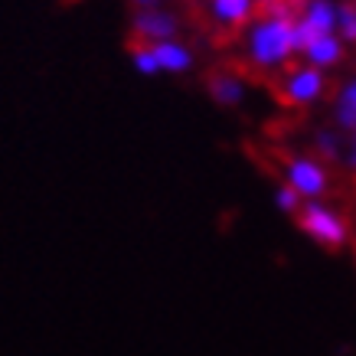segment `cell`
I'll return each mask as SVG.
<instances>
[{"label":"cell","instance_id":"1","mask_svg":"<svg viewBox=\"0 0 356 356\" xmlns=\"http://www.w3.org/2000/svg\"><path fill=\"white\" fill-rule=\"evenodd\" d=\"M304 10V0H281L271 7H261L252 23L242 30V56L252 69L275 72L284 69L298 49H294V20Z\"/></svg>","mask_w":356,"mask_h":356},{"label":"cell","instance_id":"2","mask_svg":"<svg viewBox=\"0 0 356 356\" xmlns=\"http://www.w3.org/2000/svg\"><path fill=\"white\" fill-rule=\"evenodd\" d=\"M294 219H298V229H301L304 236L314 238L317 245H324V248H343L346 238H350L346 219L337 209H330V206L317 203V200H307Z\"/></svg>","mask_w":356,"mask_h":356},{"label":"cell","instance_id":"3","mask_svg":"<svg viewBox=\"0 0 356 356\" xmlns=\"http://www.w3.org/2000/svg\"><path fill=\"white\" fill-rule=\"evenodd\" d=\"M327 88V79H324V69L317 65H294L288 69L278 82V95L284 105H294V108H304V105H314L317 98L324 95Z\"/></svg>","mask_w":356,"mask_h":356},{"label":"cell","instance_id":"4","mask_svg":"<svg viewBox=\"0 0 356 356\" xmlns=\"http://www.w3.org/2000/svg\"><path fill=\"white\" fill-rule=\"evenodd\" d=\"M337 3L340 0H304V10L294 20V49L304 53V46L324 36L337 33Z\"/></svg>","mask_w":356,"mask_h":356},{"label":"cell","instance_id":"5","mask_svg":"<svg viewBox=\"0 0 356 356\" xmlns=\"http://www.w3.org/2000/svg\"><path fill=\"white\" fill-rule=\"evenodd\" d=\"M180 36V17L167 7L131 13V40L138 43H161V40H177Z\"/></svg>","mask_w":356,"mask_h":356},{"label":"cell","instance_id":"6","mask_svg":"<svg viewBox=\"0 0 356 356\" xmlns=\"http://www.w3.org/2000/svg\"><path fill=\"white\" fill-rule=\"evenodd\" d=\"M284 184L294 186L301 200H321L330 186V177H327L324 163L314 161V157H288L284 163Z\"/></svg>","mask_w":356,"mask_h":356},{"label":"cell","instance_id":"7","mask_svg":"<svg viewBox=\"0 0 356 356\" xmlns=\"http://www.w3.org/2000/svg\"><path fill=\"white\" fill-rule=\"evenodd\" d=\"M203 10L209 23L222 33H242L259 13L255 0H203Z\"/></svg>","mask_w":356,"mask_h":356},{"label":"cell","instance_id":"8","mask_svg":"<svg viewBox=\"0 0 356 356\" xmlns=\"http://www.w3.org/2000/svg\"><path fill=\"white\" fill-rule=\"evenodd\" d=\"M206 92H209V98L216 102V105H222V108H236V105H242L245 102V79L238 76V72H232V69H216L213 76L206 79Z\"/></svg>","mask_w":356,"mask_h":356},{"label":"cell","instance_id":"9","mask_svg":"<svg viewBox=\"0 0 356 356\" xmlns=\"http://www.w3.org/2000/svg\"><path fill=\"white\" fill-rule=\"evenodd\" d=\"M151 46H154V56H157L161 72H167V76H184V72L193 69L196 56L186 43H180V36H177V40H161V43H151Z\"/></svg>","mask_w":356,"mask_h":356},{"label":"cell","instance_id":"10","mask_svg":"<svg viewBox=\"0 0 356 356\" xmlns=\"http://www.w3.org/2000/svg\"><path fill=\"white\" fill-rule=\"evenodd\" d=\"M304 59H307V65L330 69V65H337L343 59V40L337 33H324V36H317V40H311L304 46Z\"/></svg>","mask_w":356,"mask_h":356},{"label":"cell","instance_id":"11","mask_svg":"<svg viewBox=\"0 0 356 356\" xmlns=\"http://www.w3.org/2000/svg\"><path fill=\"white\" fill-rule=\"evenodd\" d=\"M334 121L343 131L356 128V79L340 88V95H337V102H334Z\"/></svg>","mask_w":356,"mask_h":356},{"label":"cell","instance_id":"12","mask_svg":"<svg viewBox=\"0 0 356 356\" xmlns=\"http://www.w3.org/2000/svg\"><path fill=\"white\" fill-rule=\"evenodd\" d=\"M131 65H134V72L138 76H161V65H157V56H154V46L151 43H138V40H131Z\"/></svg>","mask_w":356,"mask_h":356},{"label":"cell","instance_id":"13","mask_svg":"<svg viewBox=\"0 0 356 356\" xmlns=\"http://www.w3.org/2000/svg\"><path fill=\"white\" fill-rule=\"evenodd\" d=\"M337 33L343 43H356V3L353 0H340L337 3Z\"/></svg>","mask_w":356,"mask_h":356},{"label":"cell","instance_id":"14","mask_svg":"<svg viewBox=\"0 0 356 356\" xmlns=\"http://www.w3.org/2000/svg\"><path fill=\"white\" fill-rule=\"evenodd\" d=\"M275 206H278L281 213H288V216H298V213H301V206H304V200H301V193H298L294 186L281 184L278 190H275Z\"/></svg>","mask_w":356,"mask_h":356},{"label":"cell","instance_id":"15","mask_svg":"<svg viewBox=\"0 0 356 356\" xmlns=\"http://www.w3.org/2000/svg\"><path fill=\"white\" fill-rule=\"evenodd\" d=\"M314 147H317V154H324V157H340V138H337L334 131H317L314 134Z\"/></svg>","mask_w":356,"mask_h":356},{"label":"cell","instance_id":"16","mask_svg":"<svg viewBox=\"0 0 356 356\" xmlns=\"http://www.w3.org/2000/svg\"><path fill=\"white\" fill-rule=\"evenodd\" d=\"M134 10H154V7H167V0H128Z\"/></svg>","mask_w":356,"mask_h":356},{"label":"cell","instance_id":"17","mask_svg":"<svg viewBox=\"0 0 356 356\" xmlns=\"http://www.w3.org/2000/svg\"><path fill=\"white\" fill-rule=\"evenodd\" d=\"M346 163H350V170H356V128H353V138H350V154H346Z\"/></svg>","mask_w":356,"mask_h":356},{"label":"cell","instance_id":"18","mask_svg":"<svg viewBox=\"0 0 356 356\" xmlns=\"http://www.w3.org/2000/svg\"><path fill=\"white\" fill-rule=\"evenodd\" d=\"M255 3H259V10H261V7H271V3H281V0H255Z\"/></svg>","mask_w":356,"mask_h":356},{"label":"cell","instance_id":"19","mask_svg":"<svg viewBox=\"0 0 356 356\" xmlns=\"http://www.w3.org/2000/svg\"><path fill=\"white\" fill-rule=\"evenodd\" d=\"M353 3H356V0H353Z\"/></svg>","mask_w":356,"mask_h":356}]
</instances>
